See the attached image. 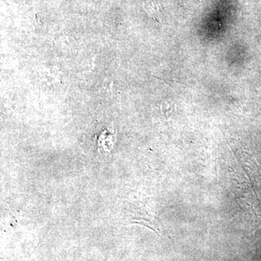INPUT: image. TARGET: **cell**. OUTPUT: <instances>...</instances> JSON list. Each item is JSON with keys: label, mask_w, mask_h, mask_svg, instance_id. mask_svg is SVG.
Instances as JSON below:
<instances>
[{"label": "cell", "mask_w": 261, "mask_h": 261, "mask_svg": "<svg viewBox=\"0 0 261 261\" xmlns=\"http://www.w3.org/2000/svg\"><path fill=\"white\" fill-rule=\"evenodd\" d=\"M142 7L151 18H153L159 23H161L162 15H161V7L155 1L147 0L143 3Z\"/></svg>", "instance_id": "cell-1"}]
</instances>
